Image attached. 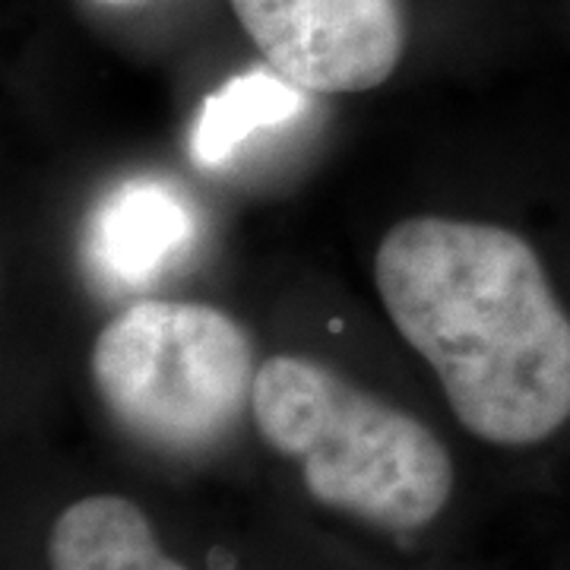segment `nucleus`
Instances as JSON below:
<instances>
[{
	"label": "nucleus",
	"instance_id": "obj_1",
	"mask_svg": "<svg viewBox=\"0 0 570 570\" xmlns=\"http://www.w3.org/2000/svg\"><path fill=\"white\" fill-rule=\"evenodd\" d=\"M374 285L479 441L530 448L568 425L570 317L527 238L504 225L412 216L384 235Z\"/></svg>",
	"mask_w": 570,
	"mask_h": 570
},
{
	"label": "nucleus",
	"instance_id": "obj_2",
	"mask_svg": "<svg viewBox=\"0 0 570 570\" xmlns=\"http://www.w3.org/2000/svg\"><path fill=\"white\" fill-rule=\"evenodd\" d=\"M250 419L269 448L298 463L314 501L371 527L422 530L453 494L441 438L324 362L266 358Z\"/></svg>",
	"mask_w": 570,
	"mask_h": 570
},
{
	"label": "nucleus",
	"instance_id": "obj_3",
	"mask_svg": "<svg viewBox=\"0 0 570 570\" xmlns=\"http://www.w3.org/2000/svg\"><path fill=\"white\" fill-rule=\"evenodd\" d=\"M257 348L223 307L137 302L111 317L89 374L111 419L163 453H204L250 415Z\"/></svg>",
	"mask_w": 570,
	"mask_h": 570
},
{
	"label": "nucleus",
	"instance_id": "obj_4",
	"mask_svg": "<svg viewBox=\"0 0 570 570\" xmlns=\"http://www.w3.org/2000/svg\"><path fill=\"white\" fill-rule=\"evenodd\" d=\"M266 67L307 92H367L393 77L406 0H228Z\"/></svg>",
	"mask_w": 570,
	"mask_h": 570
},
{
	"label": "nucleus",
	"instance_id": "obj_5",
	"mask_svg": "<svg viewBox=\"0 0 570 570\" xmlns=\"http://www.w3.org/2000/svg\"><path fill=\"white\" fill-rule=\"evenodd\" d=\"M197 232L194 206L163 178L115 184L86 223V261L121 292L146 288L165 276Z\"/></svg>",
	"mask_w": 570,
	"mask_h": 570
},
{
	"label": "nucleus",
	"instance_id": "obj_6",
	"mask_svg": "<svg viewBox=\"0 0 570 570\" xmlns=\"http://www.w3.org/2000/svg\"><path fill=\"white\" fill-rule=\"evenodd\" d=\"M51 570H187L156 539L149 517L121 494H89L61 510L48 535Z\"/></svg>",
	"mask_w": 570,
	"mask_h": 570
},
{
	"label": "nucleus",
	"instance_id": "obj_7",
	"mask_svg": "<svg viewBox=\"0 0 570 570\" xmlns=\"http://www.w3.org/2000/svg\"><path fill=\"white\" fill-rule=\"evenodd\" d=\"M305 102L307 89L279 77L273 67H254L206 99L190 130V153L206 168L223 165L254 134L295 118Z\"/></svg>",
	"mask_w": 570,
	"mask_h": 570
}]
</instances>
